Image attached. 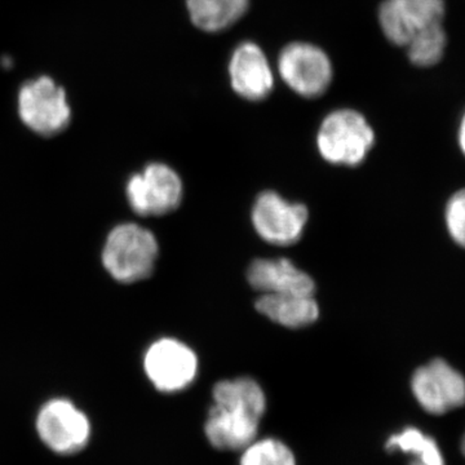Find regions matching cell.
<instances>
[{
  "mask_svg": "<svg viewBox=\"0 0 465 465\" xmlns=\"http://www.w3.org/2000/svg\"><path fill=\"white\" fill-rule=\"evenodd\" d=\"M158 251L157 238L148 229L137 224H122L108 235L103 262L114 280L134 283L152 274Z\"/></svg>",
  "mask_w": 465,
  "mask_h": 465,
  "instance_id": "1",
  "label": "cell"
},
{
  "mask_svg": "<svg viewBox=\"0 0 465 465\" xmlns=\"http://www.w3.org/2000/svg\"><path fill=\"white\" fill-rule=\"evenodd\" d=\"M375 142L365 116L356 110L339 109L323 119L317 134L320 154L329 163L354 167L362 163Z\"/></svg>",
  "mask_w": 465,
  "mask_h": 465,
  "instance_id": "2",
  "label": "cell"
},
{
  "mask_svg": "<svg viewBox=\"0 0 465 465\" xmlns=\"http://www.w3.org/2000/svg\"><path fill=\"white\" fill-rule=\"evenodd\" d=\"M17 104L23 124L42 136L63 133L72 121L66 92L51 76L26 82L18 94Z\"/></svg>",
  "mask_w": 465,
  "mask_h": 465,
  "instance_id": "3",
  "label": "cell"
},
{
  "mask_svg": "<svg viewBox=\"0 0 465 465\" xmlns=\"http://www.w3.org/2000/svg\"><path fill=\"white\" fill-rule=\"evenodd\" d=\"M278 72L284 84L307 99L322 96L332 82V64L326 52L312 43L286 45L278 58Z\"/></svg>",
  "mask_w": 465,
  "mask_h": 465,
  "instance_id": "4",
  "label": "cell"
},
{
  "mask_svg": "<svg viewBox=\"0 0 465 465\" xmlns=\"http://www.w3.org/2000/svg\"><path fill=\"white\" fill-rule=\"evenodd\" d=\"M35 427L42 442L60 455L81 451L91 439L90 419L66 399L45 402L36 415Z\"/></svg>",
  "mask_w": 465,
  "mask_h": 465,
  "instance_id": "5",
  "label": "cell"
},
{
  "mask_svg": "<svg viewBox=\"0 0 465 465\" xmlns=\"http://www.w3.org/2000/svg\"><path fill=\"white\" fill-rule=\"evenodd\" d=\"M127 198L137 215H167L183 200V182L167 164L152 163L128 180Z\"/></svg>",
  "mask_w": 465,
  "mask_h": 465,
  "instance_id": "6",
  "label": "cell"
},
{
  "mask_svg": "<svg viewBox=\"0 0 465 465\" xmlns=\"http://www.w3.org/2000/svg\"><path fill=\"white\" fill-rule=\"evenodd\" d=\"M143 369L152 384L164 393L188 388L198 375V357L194 351L176 339L153 342L143 357Z\"/></svg>",
  "mask_w": 465,
  "mask_h": 465,
  "instance_id": "7",
  "label": "cell"
},
{
  "mask_svg": "<svg viewBox=\"0 0 465 465\" xmlns=\"http://www.w3.org/2000/svg\"><path fill=\"white\" fill-rule=\"evenodd\" d=\"M252 225L268 243L290 246L302 238L308 222L304 204L292 203L278 193L266 191L256 198L252 207Z\"/></svg>",
  "mask_w": 465,
  "mask_h": 465,
  "instance_id": "8",
  "label": "cell"
},
{
  "mask_svg": "<svg viewBox=\"0 0 465 465\" xmlns=\"http://www.w3.org/2000/svg\"><path fill=\"white\" fill-rule=\"evenodd\" d=\"M445 0H384L379 8V24L385 38L406 47L419 33L442 24Z\"/></svg>",
  "mask_w": 465,
  "mask_h": 465,
  "instance_id": "9",
  "label": "cell"
},
{
  "mask_svg": "<svg viewBox=\"0 0 465 465\" xmlns=\"http://www.w3.org/2000/svg\"><path fill=\"white\" fill-rule=\"evenodd\" d=\"M412 393L430 414L440 415L465 403V378L446 361L434 360L416 370Z\"/></svg>",
  "mask_w": 465,
  "mask_h": 465,
  "instance_id": "10",
  "label": "cell"
},
{
  "mask_svg": "<svg viewBox=\"0 0 465 465\" xmlns=\"http://www.w3.org/2000/svg\"><path fill=\"white\" fill-rule=\"evenodd\" d=\"M232 90L247 101L265 100L274 87V75L264 51L256 43L244 42L232 52L229 64Z\"/></svg>",
  "mask_w": 465,
  "mask_h": 465,
  "instance_id": "11",
  "label": "cell"
},
{
  "mask_svg": "<svg viewBox=\"0 0 465 465\" xmlns=\"http://www.w3.org/2000/svg\"><path fill=\"white\" fill-rule=\"evenodd\" d=\"M247 280L262 295H313V278L289 259H258L250 265Z\"/></svg>",
  "mask_w": 465,
  "mask_h": 465,
  "instance_id": "12",
  "label": "cell"
},
{
  "mask_svg": "<svg viewBox=\"0 0 465 465\" xmlns=\"http://www.w3.org/2000/svg\"><path fill=\"white\" fill-rule=\"evenodd\" d=\"M260 420L249 415L213 405L208 411L204 433L208 442L219 450H244L256 440Z\"/></svg>",
  "mask_w": 465,
  "mask_h": 465,
  "instance_id": "13",
  "label": "cell"
},
{
  "mask_svg": "<svg viewBox=\"0 0 465 465\" xmlns=\"http://www.w3.org/2000/svg\"><path fill=\"white\" fill-rule=\"evenodd\" d=\"M256 309L262 316L289 329L309 326L320 317L313 295H262Z\"/></svg>",
  "mask_w": 465,
  "mask_h": 465,
  "instance_id": "14",
  "label": "cell"
},
{
  "mask_svg": "<svg viewBox=\"0 0 465 465\" xmlns=\"http://www.w3.org/2000/svg\"><path fill=\"white\" fill-rule=\"evenodd\" d=\"M213 405L249 415L262 420L266 411L265 391L253 379L235 378L216 382L213 391Z\"/></svg>",
  "mask_w": 465,
  "mask_h": 465,
  "instance_id": "15",
  "label": "cell"
},
{
  "mask_svg": "<svg viewBox=\"0 0 465 465\" xmlns=\"http://www.w3.org/2000/svg\"><path fill=\"white\" fill-rule=\"evenodd\" d=\"M189 16L202 32L220 33L249 11L250 0H186Z\"/></svg>",
  "mask_w": 465,
  "mask_h": 465,
  "instance_id": "16",
  "label": "cell"
},
{
  "mask_svg": "<svg viewBox=\"0 0 465 465\" xmlns=\"http://www.w3.org/2000/svg\"><path fill=\"white\" fill-rule=\"evenodd\" d=\"M385 448L411 455L414 460L410 465H446L436 440L415 427H407L400 433L391 434Z\"/></svg>",
  "mask_w": 465,
  "mask_h": 465,
  "instance_id": "17",
  "label": "cell"
},
{
  "mask_svg": "<svg viewBox=\"0 0 465 465\" xmlns=\"http://www.w3.org/2000/svg\"><path fill=\"white\" fill-rule=\"evenodd\" d=\"M446 42L448 39L442 24L428 27L406 45L407 56L416 66L436 65L445 54Z\"/></svg>",
  "mask_w": 465,
  "mask_h": 465,
  "instance_id": "18",
  "label": "cell"
},
{
  "mask_svg": "<svg viewBox=\"0 0 465 465\" xmlns=\"http://www.w3.org/2000/svg\"><path fill=\"white\" fill-rule=\"evenodd\" d=\"M240 465H296V458L282 440H255L243 450Z\"/></svg>",
  "mask_w": 465,
  "mask_h": 465,
  "instance_id": "19",
  "label": "cell"
},
{
  "mask_svg": "<svg viewBox=\"0 0 465 465\" xmlns=\"http://www.w3.org/2000/svg\"><path fill=\"white\" fill-rule=\"evenodd\" d=\"M446 222L452 240L465 249V189L452 195L450 200Z\"/></svg>",
  "mask_w": 465,
  "mask_h": 465,
  "instance_id": "20",
  "label": "cell"
},
{
  "mask_svg": "<svg viewBox=\"0 0 465 465\" xmlns=\"http://www.w3.org/2000/svg\"><path fill=\"white\" fill-rule=\"evenodd\" d=\"M459 140H460V146L463 149L465 154V115L463 121H461L460 133H459Z\"/></svg>",
  "mask_w": 465,
  "mask_h": 465,
  "instance_id": "21",
  "label": "cell"
},
{
  "mask_svg": "<svg viewBox=\"0 0 465 465\" xmlns=\"http://www.w3.org/2000/svg\"><path fill=\"white\" fill-rule=\"evenodd\" d=\"M461 450H463V454L465 455V433L463 436V440H461Z\"/></svg>",
  "mask_w": 465,
  "mask_h": 465,
  "instance_id": "22",
  "label": "cell"
}]
</instances>
